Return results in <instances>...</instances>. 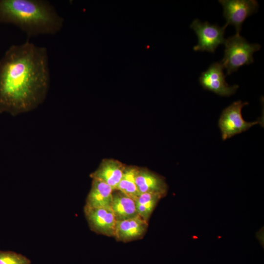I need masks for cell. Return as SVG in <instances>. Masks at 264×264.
I'll return each mask as SVG.
<instances>
[{
	"instance_id": "6da1fadb",
	"label": "cell",
	"mask_w": 264,
	"mask_h": 264,
	"mask_svg": "<svg viewBox=\"0 0 264 264\" xmlns=\"http://www.w3.org/2000/svg\"><path fill=\"white\" fill-rule=\"evenodd\" d=\"M46 47L27 41L13 44L0 59V113L12 116L36 109L44 101L50 75Z\"/></svg>"
},
{
	"instance_id": "7a4b0ae2",
	"label": "cell",
	"mask_w": 264,
	"mask_h": 264,
	"mask_svg": "<svg viewBox=\"0 0 264 264\" xmlns=\"http://www.w3.org/2000/svg\"><path fill=\"white\" fill-rule=\"evenodd\" d=\"M64 19L54 6L45 0H0V23L18 27L28 38L55 35Z\"/></svg>"
},
{
	"instance_id": "3957f363",
	"label": "cell",
	"mask_w": 264,
	"mask_h": 264,
	"mask_svg": "<svg viewBox=\"0 0 264 264\" xmlns=\"http://www.w3.org/2000/svg\"><path fill=\"white\" fill-rule=\"evenodd\" d=\"M224 54L220 63L230 75L240 67L254 62L253 54L261 48L258 44H250L239 33L225 40Z\"/></svg>"
},
{
	"instance_id": "277c9868",
	"label": "cell",
	"mask_w": 264,
	"mask_h": 264,
	"mask_svg": "<svg viewBox=\"0 0 264 264\" xmlns=\"http://www.w3.org/2000/svg\"><path fill=\"white\" fill-rule=\"evenodd\" d=\"M248 104V102L238 100L223 110L219 120L222 140L245 132L254 125L260 124L264 126V116L254 122H247L243 119L242 109Z\"/></svg>"
},
{
	"instance_id": "5b68a950",
	"label": "cell",
	"mask_w": 264,
	"mask_h": 264,
	"mask_svg": "<svg viewBox=\"0 0 264 264\" xmlns=\"http://www.w3.org/2000/svg\"><path fill=\"white\" fill-rule=\"evenodd\" d=\"M227 26L225 24L220 27L211 24L208 22H203L198 19H195L190 25L198 39V43L194 46V50L214 53L219 45L224 44V35Z\"/></svg>"
},
{
	"instance_id": "8992f818",
	"label": "cell",
	"mask_w": 264,
	"mask_h": 264,
	"mask_svg": "<svg viewBox=\"0 0 264 264\" xmlns=\"http://www.w3.org/2000/svg\"><path fill=\"white\" fill-rule=\"evenodd\" d=\"M222 6L226 25L230 24L239 33L245 19L257 11L259 4L255 0H220Z\"/></svg>"
},
{
	"instance_id": "52a82bcc",
	"label": "cell",
	"mask_w": 264,
	"mask_h": 264,
	"mask_svg": "<svg viewBox=\"0 0 264 264\" xmlns=\"http://www.w3.org/2000/svg\"><path fill=\"white\" fill-rule=\"evenodd\" d=\"M223 69L220 62H215L201 74L199 81L205 89L221 96H230L236 92L239 86H229L226 82Z\"/></svg>"
},
{
	"instance_id": "ba28073f",
	"label": "cell",
	"mask_w": 264,
	"mask_h": 264,
	"mask_svg": "<svg viewBox=\"0 0 264 264\" xmlns=\"http://www.w3.org/2000/svg\"><path fill=\"white\" fill-rule=\"evenodd\" d=\"M84 213L91 231L98 234L114 237L116 221L111 209L84 208Z\"/></svg>"
},
{
	"instance_id": "9c48e42d",
	"label": "cell",
	"mask_w": 264,
	"mask_h": 264,
	"mask_svg": "<svg viewBox=\"0 0 264 264\" xmlns=\"http://www.w3.org/2000/svg\"><path fill=\"white\" fill-rule=\"evenodd\" d=\"M148 226V222L139 216L128 220L117 221L113 237L117 241L124 242L136 240L144 236Z\"/></svg>"
},
{
	"instance_id": "30bf717a",
	"label": "cell",
	"mask_w": 264,
	"mask_h": 264,
	"mask_svg": "<svg viewBox=\"0 0 264 264\" xmlns=\"http://www.w3.org/2000/svg\"><path fill=\"white\" fill-rule=\"evenodd\" d=\"M135 180L140 194L150 193L166 195L167 185L164 178L147 168L137 167Z\"/></svg>"
},
{
	"instance_id": "8fae6325",
	"label": "cell",
	"mask_w": 264,
	"mask_h": 264,
	"mask_svg": "<svg viewBox=\"0 0 264 264\" xmlns=\"http://www.w3.org/2000/svg\"><path fill=\"white\" fill-rule=\"evenodd\" d=\"M125 167L119 160L104 159L98 168L90 174V177L103 181L114 190L122 178Z\"/></svg>"
},
{
	"instance_id": "7c38bea8",
	"label": "cell",
	"mask_w": 264,
	"mask_h": 264,
	"mask_svg": "<svg viewBox=\"0 0 264 264\" xmlns=\"http://www.w3.org/2000/svg\"><path fill=\"white\" fill-rule=\"evenodd\" d=\"M113 189L108 184L92 179L84 208L111 209Z\"/></svg>"
},
{
	"instance_id": "4fadbf2b",
	"label": "cell",
	"mask_w": 264,
	"mask_h": 264,
	"mask_svg": "<svg viewBox=\"0 0 264 264\" xmlns=\"http://www.w3.org/2000/svg\"><path fill=\"white\" fill-rule=\"evenodd\" d=\"M116 221L132 219L139 216L137 214L135 200L122 192L113 190L111 205Z\"/></svg>"
},
{
	"instance_id": "5bb4252c",
	"label": "cell",
	"mask_w": 264,
	"mask_h": 264,
	"mask_svg": "<svg viewBox=\"0 0 264 264\" xmlns=\"http://www.w3.org/2000/svg\"><path fill=\"white\" fill-rule=\"evenodd\" d=\"M165 196L158 193H142L135 200L138 215L148 222L159 200Z\"/></svg>"
},
{
	"instance_id": "9a60e30c",
	"label": "cell",
	"mask_w": 264,
	"mask_h": 264,
	"mask_svg": "<svg viewBox=\"0 0 264 264\" xmlns=\"http://www.w3.org/2000/svg\"><path fill=\"white\" fill-rule=\"evenodd\" d=\"M137 167L126 166L122 178L114 189L122 192L134 200L140 195L135 180Z\"/></svg>"
},
{
	"instance_id": "2e32d148",
	"label": "cell",
	"mask_w": 264,
	"mask_h": 264,
	"mask_svg": "<svg viewBox=\"0 0 264 264\" xmlns=\"http://www.w3.org/2000/svg\"><path fill=\"white\" fill-rule=\"evenodd\" d=\"M26 257L15 252L0 251V264H30Z\"/></svg>"
}]
</instances>
